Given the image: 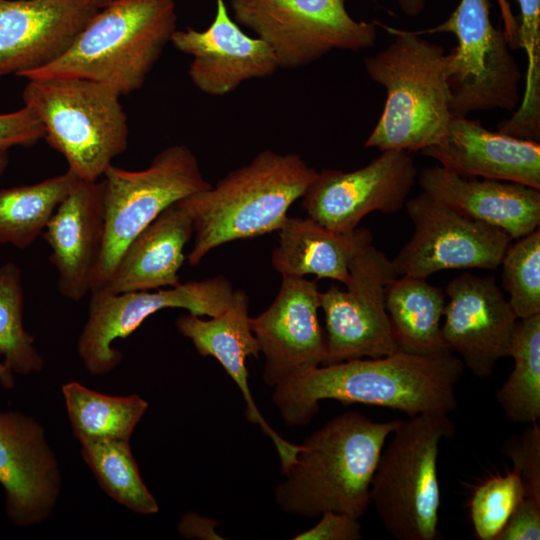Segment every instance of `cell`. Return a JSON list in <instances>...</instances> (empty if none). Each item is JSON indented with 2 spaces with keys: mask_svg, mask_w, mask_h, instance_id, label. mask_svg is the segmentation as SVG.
Wrapping results in <instances>:
<instances>
[{
  "mask_svg": "<svg viewBox=\"0 0 540 540\" xmlns=\"http://www.w3.org/2000/svg\"><path fill=\"white\" fill-rule=\"evenodd\" d=\"M464 364L453 353L417 355L401 349L378 358L318 366L274 387L273 402L288 426L308 424L323 400L360 403L414 417L450 414Z\"/></svg>",
  "mask_w": 540,
  "mask_h": 540,
  "instance_id": "cell-1",
  "label": "cell"
},
{
  "mask_svg": "<svg viewBox=\"0 0 540 540\" xmlns=\"http://www.w3.org/2000/svg\"><path fill=\"white\" fill-rule=\"evenodd\" d=\"M399 420L376 422L358 411L339 414L310 434L281 471L275 501L285 513L314 518L325 511L362 517L381 452Z\"/></svg>",
  "mask_w": 540,
  "mask_h": 540,
  "instance_id": "cell-2",
  "label": "cell"
},
{
  "mask_svg": "<svg viewBox=\"0 0 540 540\" xmlns=\"http://www.w3.org/2000/svg\"><path fill=\"white\" fill-rule=\"evenodd\" d=\"M316 174L300 155L267 149L215 186L182 199L194 228L188 263L198 265L222 244L278 231Z\"/></svg>",
  "mask_w": 540,
  "mask_h": 540,
  "instance_id": "cell-3",
  "label": "cell"
},
{
  "mask_svg": "<svg viewBox=\"0 0 540 540\" xmlns=\"http://www.w3.org/2000/svg\"><path fill=\"white\" fill-rule=\"evenodd\" d=\"M174 0H112L89 19L65 52L27 79L72 77L119 96L138 90L176 31Z\"/></svg>",
  "mask_w": 540,
  "mask_h": 540,
  "instance_id": "cell-4",
  "label": "cell"
},
{
  "mask_svg": "<svg viewBox=\"0 0 540 540\" xmlns=\"http://www.w3.org/2000/svg\"><path fill=\"white\" fill-rule=\"evenodd\" d=\"M385 29L393 41L364 61L368 76L387 93L365 147L421 151L441 140L453 117L448 54L415 31Z\"/></svg>",
  "mask_w": 540,
  "mask_h": 540,
  "instance_id": "cell-5",
  "label": "cell"
},
{
  "mask_svg": "<svg viewBox=\"0 0 540 540\" xmlns=\"http://www.w3.org/2000/svg\"><path fill=\"white\" fill-rule=\"evenodd\" d=\"M448 416L425 413L399 420L381 452L370 501L386 532L397 540H434L438 536L439 446L456 432Z\"/></svg>",
  "mask_w": 540,
  "mask_h": 540,
  "instance_id": "cell-6",
  "label": "cell"
},
{
  "mask_svg": "<svg viewBox=\"0 0 540 540\" xmlns=\"http://www.w3.org/2000/svg\"><path fill=\"white\" fill-rule=\"evenodd\" d=\"M22 99L40 119L47 143L61 153L78 179L95 182L128 145L120 96L87 79H28Z\"/></svg>",
  "mask_w": 540,
  "mask_h": 540,
  "instance_id": "cell-7",
  "label": "cell"
},
{
  "mask_svg": "<svg viewBox=\"0 0 540 540\" xmlns=\"http://www.w3.org/2000/svg\"><path fill=\"white\" fill-rule=\"evenodd\" d=\"M103 177L105 234L91 292L105 286L127 245L162 211L212 186L183 144L163 149L144 170L110 165Z\"/></svg>",
  "mask_w": 540,
  "mask_h": 540,
  "instance_id": "cell-8",
  "label": "cell"
},
{
  "mask_svg": "<svg viewBox=\"0 0 540 540\" xmlns=\"http://www.w3.org/2000/svg\"><path fill=\"white\" fill-rule=\"evenodd\" d=\"M490 0H460L440 25L415 31L419 35L450 32L457 46L448 53V84L452 116L519 106L521 72L503 30L490 17Z\"/></svg>",
  "mask_w": 540,
  "mask_h": 540,
  "instance_id": "cell-9",
  "label": "cell"
},
{
  "mask_svg": "<svg viewBox=\"0 0 540 540\" xmlns=\"http://www.w3.org/2000/svg\"><path fill=\"white\" fill-rule=\"evenodd\" d=\"M235 20L273 50L279 68L306 66L332 50L374 46L375 22L352 18L343 0H231Z\"/></svg>",
  "mask_w": 540,
  "mask_h": 540,
  "instance_id": "cell-10",
  "label": "cell"
},
{
  "mask_svg": "<svg viewBox=\"0 0 540 540\" xmlns=\"http://www.w3.org/2000/svg\"><path fill=\"white\" fill-rule=\"evenodd\" d=\"M371 243L367 229L350 259L346 290L332 285L320 292L326 323L325 364L378 358L400 349L385 306L386 285L398 275L392 260Z\"/></svg>",
  "mask_w": 540,
  "mask_h": 540,
  "instance_id": "cell-11",
  "label": "cell"
},
{
  "mask_svg": "<svg viewBox=\"0 0 540 540\" xmlns=\"http://www.w3.org/2000/svg\"><path fill=\"white\" fill-rule=\"evenodd\" d=\"M233 293L231 282L222 275L156 291L91 292L78 354L91 374H106L122 360V353L111 346L112 342L128 337L152 314L166 308H183L195 315L214 317L226 310Z\"/></svg>",
  "mask_w": 540,
  "mask_h": 540,
  "instance_id": "cell-12",
  "label": "cell"
},
{
  "mask_svg": "<svg viewBox=\"0 0 540 540\" xmlns=\"http://www.w3.org/2000/svg\"><path fill=\"white\" fill-rule=\"evenodd\" d=\"M414 232L392 260L398 276L426 278L447 269L496 270L513 240L502 229L462 215L425 192L406 202Z\"/></svg>",
  "mask_w": 540,
  "mask_h": 540,
  "instance_id": "cell-13",
  "label": "cell"
},
{
  "mask_svg": "<svg viewBox=\"0 0 540 540\" xmlns=\"http://www.w3.org/2000/svg\"><path fill=\"white\" fill-rule=\"evenodd\" d=\"M416 176L417 168L408 152L384 150L354 171L317 172L302 196V207L325 228L349 234L373 211L393 214L401 210Z\"/></svg>",
  "mask_w": 540,
  "mask_h": 540,
  "instance_id": "cell-14",
  "label": "cell"
},
{
  "mask_svg": "<svg viewBox=\"0 0 540 540\" xmlns=\"http://www.w3.org/2000/svg\"><path fill=\"white\" fill-rule=\"evenodd\" d=\"M320 291L315 280L282 276L271 305L249 319L264 355L263 380L274 388L286 380L325 364L326 337L319 319Z\"/></svg>",
  "mask_w": 540,
  "mask_h": 540,
  "instance_id": "cell-15",
  "label": "cell"
},
{
  "mask_svg": "<svg viewBox=\"0 0 540 540\" xmlns=\"http://www.w3.org/2000/svg\"><path fill=\"white\" fill-rule=\"evenodd\" d=\"M443 338L464 367L488 378L497 362L510 356L517 322L508 300L492 276L463 272L446 287Z\"/></svg>",
  "mask_w": 540,
  "mask_h": 540,
  "instance_id": "cell-16",
  "label": "cell"
},
{
  "mask_svg": "<svg viewBox=\"0 0 540 540\" xmlns=\"http://www.w3.org/2000/svg\"><path fill=\"white\" fill-rule=\"evenodd\" d=\"M61 481L43 426L20 412H0V484L9 520L22 528L44 522L59 499Z\"/></svg>",
  "mask_w": 540,
  "mask_h": 540,
  "instance_id": "cell-17",
  "label": "cell"
},
{
  "mask_svg": "<svg viewBox=\"0 0 540 540\" xmlns=\"http://www.w3.org/2000/svg\"><path fill=\"white\" fill-rule=\"evenodd\" d=\"M193 57L188 74L203 93L223 96L244 81L271 76L279 64L271 47L244 33L228 14L224 0H216V14L204 30H176L170 41Z\"/></svg>",
  "mask_w": 540,
  "mask_h": 540,
  "instance_id": "cell-18",
  "label": "cell"
},
{
  "mask_svg": "<svg viewBox=\"0 0 540 540\" xmlns=\"http://www.w3.org/2000/svg\"><path fill=\"white\" fill-rule=\"evenodd\" d=\"M98 9L91 0H0V75L53 62Z\"/></svg>",
  "mask_w": 540,
  "mask_h": 540,
  "instance_id": "cell-19",
  "label": "cell"
},
{
  "mask_svg": "<svg viewBox=\"0 0 540 540\" xmlns=\"http://www.w3.org/2000/svg\"><path fill=\"white\" fill-rule=\"evenodd\" d=\"M104 234L102 182L78 179L42 233L51 249L58 290L65 298L79 301L91 292Z\"/></svg>",
  "mask_w": 540,
  "mask_h": 540,
  "instance_id": "cell-20",
  "label": "cell"
},
{
  "mask_svg": "<svg viewBox=\"0 0 540 540\" xmlns=\"http://www.w3.org/2000/svg\"><path fill=\"white\" fill-rule=\"evenodd\" d=\"M464 177L516 182L540 189V144L485 129L479 121L453 116L439 142L421 150Z\"/></svg>",
  "mask_w": 540,
  "mask_h": 540,
  "instance_id": "cell-21",
  "label": "cell"
},
{
  "mask_svg": "<svg viewBox=\"0 0 540 540\" xmlns=\"http://www.w3.org/2000/svg\"><path fill=\"white\" fill-rule=\"evenodd\" d=\"M423 192L469 218L519 239L540 224V189L524 184L464 177L433 166L419 174Z\"/></svg>",
  "mask_w": 540,
  "mask_h": 540,
  "instance_id": "cell-22",
  "label": "cell"
},
{
  "mask_svg": "<svg viewBox=\"0 0 540 540\" xmlns=\"http://www.w3.org/2000/svg\"><path fill=\"white\" fill-rule=\"evenodd\" d=\"M249 298L245 291L234 290L229 306L221 314L202 319L192 313L180 315L175 326L191 340L201 356L214 357L240 389L245 404V417L258 425L273 442L278 456L285 457L294 444L282 438L265 421L251 395L248 385V356L259 357L258 342L250 328Z\"/></svg>",
  "mask_w": 540,
  "mask_h": 540,
  "instance_id": "cell-23",
  "label": "cell"
},
{
  "mask_svg": "<svg viewBox=\"0 0 540 540\" xmlns=\"http://www.w3.org/2000/svg\"><path fill=\"white\" fill-rule=\"evenodd\" d=\"M193 234L192 218L182 200L170 205L127 245L100 290L118 294L178 285L184 247Z\"/></svg>",
  "mask_w": 540,
  "mask_h": 540,
  "instance_id": "cell-24",
  "label": "cell"
},
{
  "mask_svg": "<svg viewBox=\"0 0 540 540\" xmlns=\"http://www.w3.org/2000/svg\"><path fill=\"white\" fill-rule=\"evenodd\" d=\"M367 229L349 234L331 231L311 218L287 217L271 261L282 276L316 275L346 284L350 259Z\"/></svg>",
  "mask_w": 540,
  "mask_h": 540,
  "instance_id": "cell-25",
  "label": "cell"
},
{
  "mask_svg": "<svg viewBox=\"0 0 540 540\" xmlns=\"http://www.w3.org/2000/svg\"><path fill=\"white\" fill-rule=\"evenodd\" d=\"M385 306L398 347L408 353H453L446 344L440 321L445 294L425 278L398 276L386 285Z\"/></svg>",
  "mask_w": 540,
  "mask_h": 540,
  "instance_id": "cell-26",
  "label": "cell"
},
{
  "mask_svg": "<svg viewBox=\"0 0 540 540\" xmlns=\"http://www.w3.org/2000/svg\"><path fill=\"white\" fill-rule=\"evenodd\" d=\"M68 418L75 437L84 442L129 441L148 408L138 395L108 396L78 382L62 386Z\"/></svg>",
  "mask_w": 540,
  "mask_h": 540,
  "instance_id": "cell-27",
  "label": "cell"
},
{
  "mask_svg": "<svg viewBox=\"0 0 540 540\" xmlns=\"http://www.w3.org/2000/svg\"><path fill=\"white\" fill-rule=\"evenodd\" d=\"M78 178L69 170L31 185L0 191V244L20 249L42 235L59 203Z\"/></svg>",
  "mask_w": 540,
  "mask_h": 540,
  "instance_id": "cell-28",
  "label": "cell"
},
{
  "mask_svg": "<svg viewBox=\"0 0 540 540\" xmlns=\"http://www.w3.org/2000/svg\"><path fill=\"white\" fill-rule=\"evenodd\" d=\"M510 356L514 369L496 399L511 422L536 423L540 418V313L517 320Z\"/></svg>",
  "mask_w": 540,
  "mask_h": 540,
  "instance_id": "cell-29",
  "label": "cell"
},
{
  "mask_svg": "<svg viewBox=\"0 0 540 540\" xmlns=\"http://www.w3.org/2000/svg\"><path fill=\"white\" fill-rule=\"evenodd\" d=\"M81 446L83 460L109 497L138 514L159 511L157 501L143 482L129 441L84 442Z\"/></svg>",
  "mask_w": 540,
  "mask_h": 540,
  "instance_id": "cell-30",
  "label": "cell"
},
{
  "mask_svg": "<svg viewBox=\"0 0 540 540\" xmlns=\"http://www.w3.org/2000/svg\"><path fill=\"white\" fill-rule=\"evenodd\" d=\"M23 305L21 270L7 262L0 266V355L12 373L28 375L41 371L44 359L24 328Z\"/></svg>",
  "mask_w": 540,
  "mask_h": 540,
  "instance_id": "cell-31",
  "label": "cell"
},
{
  "mask_svg": "<svg viewBox=\"0 0 540 540\" xmlns=\"http://www.w3.org/2000/svg\"><path fill=\"white\" fill-rule=\"evenodd\" d=\"M503 265V288L517 319L540 313V230L521 237L507 248Z\"/></svg>",
  "mask_w": 540,
  "mask_h": 540,
  "instance_id": "cell-32",
  "label": "cell"
},
{
  "mask_svg": "<svg viewBox=\"0 0 540 540\" xmlns=\"http://www.w3.org/2000/svg\"><path fill=\"white\" fill-rule=\"evenodd\" d=\"M525 495L523 481L513 469L477 486L470 501V517L477 538L496 540Z\"/></svg>",
  "mask_w": 540,
  "mask_h": 540,
  "instance_id": "cell-33",
  "label": "cell"
},
{
  "mask_svg": "<svg viewBox=\"0 0 540 540\" xmlns=\"http://www.w3.org/2000/svg\"><path fill=\"white\" fill-rule=\"evenodd\" d=\"M521 477L525 497L540 502V426L528 424L524 431L507 439L500 448Z\"/></svg>",
  "mask_w": 540,
  "mask_h": 540,
  "instance_id": "cell-34",
  "label": "cell"
},
{
  "mask_svg": "<svg viewBox=\"0 0 540 540\" xmlns=\"http://www.w3.org/2000/svg\"><path fill=\"white\" fill-rule=\"evenodd\" d=\"M44 127L35 112L23 108L0 114V150L13 146H29L44 138Z\"/></svg>",
  "mask_w": 540,
  "mask_h": 540,
  "instance_id": "cell-35",
  "label": "cell"
},
{
  "mask_svg": "<svg viewBox=\"0 0 540 540\" xmlns=\"http://www.w3.org/2000/svg\"><path fill=\"white\" fill-rule=\"evenodd\" d=\"M319 522L297 534L295 540H359L362 538L359 518L348 513L325 511Z\"/></svg>",
  "mask_w": 540,
  "mask_h": 540,
  "instance_id": "cell-36",
  "label": "cell"
},
{
  "mask_svg": "<svg viewBox=\"0 0 540 540\" xmlns=\"http://www.w3.org/2000/svg\"><path fill=\"white\" fill-rule=\"evenodd\" d=\"M540 502L525 497L511 514L496 540H539Z\"/></svg>",
  "mask_w": 540,
  "mask_h": 540,
  "instance_id": "cell-37",
  "label": "cell"
},
{
  "mask_svg": "<svg viewBox=\"0 0 540 540\" xmlns=\"http://www.w3.org/2000/svg\"><path fill=\"white\" fill-rule=\"evenodd\" d=\"M218 525L213 519L202 517L196 513H186L179 522V533L188 539H221L215 532Z\"/></svg>",
  "mask_w": 540,
  "mask_h": 540,
  "instance_id": "cell-38",
  "label": "cell"
},
{
  "mask_svg": "<svg viewBox=\"0 0 540 540\" xmlns=\"http://www.w3.org/2000/svg\"><path fill=\"white\" fill-rule=\"evenodd\" d=\"M497 3L501 12L502 20L504 22L503 32L506 35L509 45L514 47L516 45L517 34L516 17L512 14V10L508 0H497Z\"/></svg>",
  "mask_w": 540,
  "mask_h": 540,
  "instance_id": "cell-39",
  "label": "cell"
},
{
  "mask_svg": "<svg viewBox=\"0 0 540 540\" xmlns=\"http://www.w3.org/2000/svg\"><path fill=\"white\" fill-rule=\"evenodd\" d=\"M399 8L408 16L419 15L426 5V0H396Z\"/></svg>",
  "mask_w": 540,
  "mask_h": 540,
  "instance_id": "cell-40",
  "label": "cell"
},
{
  "mask_svg": "<svg viewBox=\"0 0 540 540\" xmlns=\"http://www.w3.org/2000/svg\"><path fill=\"white\" fill-rule=\"evenodd\" d=\"M0 383L5 388H12L14 386L13 373L3 362L0 363Z\"/></svg>",
  "mask_w": 540,
  "mask_h": 540,
  "instance_id": "cell-41",
  "label": "cell"
},
{
  "mask_svg": "<svg viewBox=\"0 0 540 540\" xmlns=\"http://www.w3.org/2000/svg\"><path fill=\"white\" fill-rule=\"evenodd\" d=\"M9 162L8 150H0V176L5 171Z\"/></svg>",
  "mask_w": 540,
  "mask_h": 540,
  "instance_id": "cell-42",
  "label": "cell"
},
{
  "mask_svg": "<svg viewBox=\"0 0 540 540\" xmlns=\"http://www.w3.org/2000/svg\"><path fill=\"white\" fill-rule=\"evenodd\" d=\"M91 1L97 8H102L108 3H110L112 0H91Z\"/></svg>",
  "mask_w": 540,
  "mask_h": 540,
  "instance_id": "cell-43",
  "label": "cell"
}]
</instances>
